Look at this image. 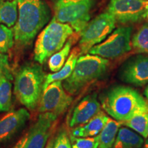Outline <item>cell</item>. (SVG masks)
Wrapping results in <instances>:
<instances>
[{
	"label": "cell",
	"instance_id": "ba28073f",
	"mask_svg": "<svg viewBox=\"0 0 148 148\" xmlns=\"http://www.w3.org/2000/svg\"><path fill=\"white\" fill-rule=\"evenodd\" d=\"M130 26L119 27L112 31L106 39L90 48L88 53L106 59L121 56L131 50V34Z\"/></svg>",
	"mask_w": 148,
	"mask_h": 148
},
{
	"label": "cell",
	"instance_id": "83f0119b",
	"mask_svg": "<svg viewBox=\"0 0 148 148\" xmlns=\"http://www.w3.org/2000/svg\"><path fill=\"white\" fill-rule=\"evenodd\" d=\"M54 139L55 137L53 136L48 140L47 144H46L45 148H53V143H54Z\"/></svg>",
	"mask_w": 148,
	"mask_h": 148
},
{
	"label": "cell",
	"instance_id": "f1b7e54d",
	"mask_svg": "<svg viewBox=\"0 0 148 148\" xmlns=\"http://www.w3.org/2000/svg\"><path fill=\"white\" fill-rule=\"evenodd\" d=\"M144 95H145V97L146 98V99H147V100L148 101V85L145 89V91H144Z\"/></svg>",
	"mask_w": 148,
	"mask_h": 148
},
{
	"label": "cell",
	"instance_id": "9c48e42d",
	"mask_svg": "<svg viewBox=\"0 0 148 148\" xmlns=\"http://www.w3.org/2000/svg\"><path fill=\"white\" fill-rule=\"evenodd\" d=\"M57 117L50 112L40 113L32 126L12 148H45Z\"/></svg>",
	"mask_w": 148,
	"mask_h": 148
},
{
	"label": "cell",
	"instance_id": "9a60e30c",
	"mask_svg": "<svg viewBox=\"0 0 148 148\" xmlns=\"http://www.w3.org/2000/svg\"><path fill=\"white\" fill-rule=\"evenodd\" d=\"M109 117L102 110L94 116L87 123L72 130L71 136L75 137H91L99 134L106 125Z\"/></svg>",
	"mask_w": 148,
	"mask_h": 148
},
{
	"label": "cell",
	"instance_id": "30bf717a",
	"mask_svg": "<svg viewBox=\"0 0 148 148\" xmlns=\"http://www.w3.org/2000/svg\"><path fill=\"white\" fill-rule=\"evenodd\" d=\"M71 101L72 97L64 90L62 81H54L42 91L38 111L40 113L50 112L58 116L65 112Z\"/></svg>",
	"mask_w": 148,
	"mask_h": 148
},
{
	"label": "cell",
	"instance_id": "ac0fdd59",
	"mask_svg": "<svg viewBox=\"0 0 148 148\" xmlns=\"http://www.w3.org/2000/svg\"><path fill=\"white\" fill-rule=\"evenodd\" d=\"M121 125L120 122L109 117L106 125L99 134L97 135L99 141L98 148H113L116 135Z\"/></svg>",
	"mask_w": 148,
	"mask_h": 148
},
{
	"label": "cell",
	"instance_id": "44dd1931",
	"mask_svg": "<svg viewBox=\"0 0 148 148\" xmlns=\"http://www.w3.org/2000/svg\"><path fill=\"white\" fill-rule=\"evenodd\" d=\"M73 44L72 39H69L64 44L63 47L58 51L51 56L48 61V66L52 72H57L63 66L71 51V46Z\"/></svg>",
	"mask_w": 148,
	"mask_h": 148
},
{
	"label": "cell",
	"instance_id": "277c9868",
	"mask_svg": "<svg viewBox=\"0 0 148 148\" xmlns=\"http://www.w3.org/2000/svg\"><path fill=\"white\" fill-rule=\"evenodd\" d=\"M108 59L86 53L79 56L73 72L64 80L62 85L69 95L78 92L86 84L99 78L106 71Z\"/></svg>",
	"mask_w": 148,
	"mask_h": 148
},
{
	"label": "cell",
	"instance_id": "5bb4252c",
	"mask_svg": "<svg viewBox=\"0 0 148 148\" xmlns=\"http://www.w3.org/2000/svg\"><path fill=\"white\" fill-rule=\"evenodd\" d=\"M101 110V105L96 94L86 96L73 109L69 121L70 127L85 124Z\"/></svg>",
	"mask_w": 148,
	"mask_h": 148
},
{
	"label": "cell",
	"instance_id": "3957f363",
	"mask_svg": "<svg viewBox=\"0 0 148 148\" xmlns=\"http://www.w3.org/2000/svg\"><path fill=\"white\" fill-rule=\"evenodd\" d=\"M46 74L37 63H25L16 72L14 80V93L21 104L34 110L43 91Z\"/></svg>",
	"mask_w": 148,
	"mask_h": 148
},
{
	"label": "cell",
	"instance_id": "1f68e13d",
	"mask_svg": "<svg viewBox=\"0 0 148 148\" xmlns=\"http://www.w3.org/2000/svg\"><path fill=\"white\" fill-rule=\"evenodd\" d=\"M147 136L148 137V127H147Z\"/></svg>",
	"mask_w": 148,
	"mask_h": 148
},
{
	"label": "cell",
	"instance_id": "484cf974",
	"mask_svg": "<svg viewBox=\"0 0 148 148\" xmlns=\"http://www.w3.org/2000/svg\"><path fill=\"white\" fill-rule=\"evenodd\" d=\"M53 148H72L68 133L65 130H61L55 137Z\"/></svg>",
	"mask_w": 148,
	"mask_h": 148
},
{
	"label": "cell",
	"instance_id": "d6986e66",
	"mask_svg": "<svg viewBox=\"0 0 148 148\" xmlns=\"http://www.w3.org/2000/svg\"><path fill=\"white\" fill-rule=\"evenodd\" d=\"M17 18V0H0V24L13 27Z\"/></svg>",
	"mask_w": 148,
	"mask_h": 148
},
{
	"label": "cell",
	"instance_id": "4fadbf2b",
	"mask_svg": "<svg viewBox=\"0 0 148 148\" xmlns=\"http://www.w3.org/2000/svg\"><path fill=\"white\" fill-rule=\"evenodd\" d=\"M29 112L21 108L11 111L0 119V144L10 139L29 119Z\"/></svg>",
	"mask_w": 148,
	"mask_h": 148
},
{
	"label": "cell",
	"instance_id": "7402d4cb",
	"mask_svg": "<svg viewBox=\"0 0 148 148\" xmlns=\"http://www.w3.org/2000/svg\"><path fill=\"white\" fill-rule=\"evenodd\" d=\"M121 125L130 128L141 135L143 138H147V129L148 127V111L136 114L124 122Z\"/></svg>",
	"mask_w": 148,
	"mask_h": 148
},
{
	"label": "cell",
	"instance_id": "6da1fadb",
	"mask_svg": "<svg viewBox=\"0 0 148 148\" xmlns=\"http://www.w3.org/2000/svg\"><path fill=\"white\" fill-rule=\"evenodd\" d=\"M17 3L18 18L12 28L14 42L26 47L49 22L51 11L44 0H17Z\"/></svg>",
	"mask_w": 148,
	"mask_h": 148
},
{
	"label": "cell",
	"instance_id": "8992f818",
	"mask_svg": "<svg viewBox=\"0 0 148 148\" xmlns=\"http://www.w3.org/2000/svg\"><path fill=\"white\" fill-rule=\"evenodd\" d=\"M95 0H52L54 17L80 33L88 23Z\"/></svg>",
	"mask_w": 148,
	"mask_h": 148
},
{
	"label": "cell",
	"instance_id": "cb8c5ba5",
	"mask_svg": "<svg viewBox=\"0 0 148 148\" xmlns=\"http://www.w3.org/2000/svg\"><path fill=\"white\" fill-rule=\"evenodd\" d=\"M14 36L13 29L0 24V53H5L13 47Z\"/></svg>",
	"mask_w": 148,
	"mask_h": 148
},
{
	"label": "cell",
	"instance_id": "4dcf8cb0",
	"mask_svg": "<svg viewBox=\"0 0 148 148\" xmlns=\"http://www.w3.org/2000/svg\"><path fill=\"white\" fill-rule=\"evenodd\" d=\"M145 18H147V21H148V4H147V8H146V12H145Z\"/></svg>",
	"mask_w": 148,
	"mask_h": 148
},
{
	"label": "cell",
	"instance_id": "e0dca14e",
	"mask_svg": "<svg viewBox=\"0 0 148 148\" xmlns=\"http://www.w3.org/2000/svg\"><path fill=\"white\" fill-rule=\"evenodd\" d=\"M79 56H80V53H79V48H74L68 57L63 66L58 71L55 72L54 73L46 75L45 82L43 84V90L45 89L48 85L54 81H62L67 78L73 72Z\"/></svg>",
	"mask_w": 148,
	"mask_h": 148
},
{
	"label": "cell",
	"instance_id": "52a82bcc",
	"mask_svg": "<svg viewBox=\"0 0 148 148\" xmlns=\"http://www.w3.org/2000/svg\"><path fill=\"white\" fill-rule=\"evenodd\" d=\"M116 21L115 18L108 12H103L88 21L80 32V56L87 53L90 48L106 39L114 30Z\"/></svg>",
	"mask_w": 148,
	"mask_h": 148
},
{
	"label": "cell",
	"instance_id": "4316f807",
	"mask_svg": "<svg viewBox=\"0 0 148 148\" xmlns=\"http://www.w3.org/2000/svg\"><path fill=\"white\" fill-rule=\"evenodd\" d=\"M1 74H12V71L9 64L8 56L0 53V75Z\"/></svg>",
	"mask_w": 148,
	"mask_h": 148
},
{
	"label": "cell",
	"instance_id": "8fae6325",
	"mask_svg": "<svg viewBox=\"0 0 148 148\" xmlns=\"http://www.w3.org/2000/svg\"><path fill=\"white\" fill-rule=\"evenodd\" d=\"M148 0H110L108 12L121 23H135L145 18Z\"/></svg>",
	"mask_w": 148,
	"mask_h": 148
},
{
	"label": "cell",
	"instance_id": "ffe728a7",
	"mask_svg": "<svg viewBox=\"0 0 148 148\" xmlns=\"http://www.w3.org/2000/svg\"><path fill=\"white\" fill-rule=\"evenodd\" d=\"M12 74L0 75V112L8 111L12 106Z\"/></svg>",
	"mask_w": 148,
	"mask_h": 148
},
{
	"label": "cell",
	"instance_id": "5b68a950",
	"mask_svg": "<svg viewBox=\"0 0 148 148\" xmlns=\"http://www.w3.org/2000/svg\"><path fill=\"white\" fill-rule=\"evenodd\" d=\"M73 31L69 24L61 23L53 17L37 38L34 47L35 61L40 64L45 63L63 47Z\"/></svg>",
	"mask_w": 148,
	"mask_h": 148
},
{
	"label": "cell",
	"instance_id": "2e32d148",
	"mask_svg": "<svg viewBox=\"0 0 148 148\" xmlns=\"http://www.w3.org/2000/svg\"><path fill=\"white\" fill-rule=\"evenodd\" d=\"M143 144L141 135L125 126L119 127L113 148H140Z\"/></svg>",
	"mask_w": 148,
	"mask_h": 148
},
{
	"label": "cell",
	"instance_id": "f546056e",
	"mask_svg": "<svg viewBox=\"0 0 148 148\" xmlns=\"http://www.w3.org/2000/svg\"><path fill=\"white\" fill-rule=\"evenodd\" d=\"M143 148H148V137L146 138L145 143H144V144H143Z\"/></svg>",
	"mask_w": 148,
	"mask_h": 148
},
{
	"label": "cell",
	"instance_id": "d4e9b609",
	"mask_svg": "<svg viewBox=\"0 0 148 148\" xmlns=\"http://www.w3.org/2000/svg\"><path fill=\"white\" fill-rule=\"evenodd\" d=\"M72 148H98L99 141L97 136L91 137L71 136Z\"/></svg>",
	"mask_w": 148,
	"mask_h": 148
},
{
	"label": "cell",
	"instance_id": "603a6c76",
	"mask_svg": "<svg viewBox=\"0 0 148 148\" xmlns=\"http://www.w3.org/2000/svg\"><path fill=\"white\" fill-rule=\"evenodd\" d=\"M132 47L138 53H148V24L143 25L132 37Z\"/></svg>",
	"mask_w": 148,
	"mask_h": 148
},
{
	"label": "cell",
	"instance_id": "7a4b0ae2",
	"mask_svg": "<svg viewBox=\"0 0 148 148\" xmlns=\"http://www.w3.org/2000/svg\"><path fill=\"white\" fill-rule=\"evenodd\" d=\"M101 107L112 119L122 123L148 111V101L132 88L118 86L101 97Z\"/></svg>",
	"mask_w": 148,
	"mask_h": 148
},
{
	"label": "cell",
	"instance_id": "7c38bea8",
	"mask_svg": "<svg viewBox=\"0 0 148 148\" xmlns=\"http://www.w3.org/2000/svg\"><path fill=\"white\" fill-rule=\"evenodd\" d=\"M120 79L125 83L142 86L148 83V56H136L127 61L120 71Z\"/></svg>",
	"mask_w": 148,
	"mask_h": 148
}]
</instances>
